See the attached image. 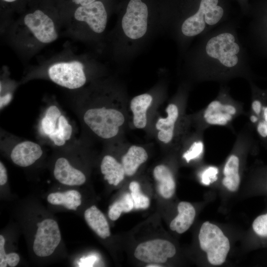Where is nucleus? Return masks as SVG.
<instances>
[{"instance_id":"nucleus-12","label":"nucleus","mask_w":267,"mask_h":267,"mask_svg":"<svg viewBox=\"0 0 267 267\" xmlns=\"http://www.w3.org/2000/svg\"><path fill=\"white\" fill-rule=\"evenodd\" d=\"M42 154V149L38 144L25 141L18 143L13 148L10 157L14 163L25 167L32 165Z\"/></svg>"},{"instance_id":"nucleus-7","label":"nucleus","mask_w":267,"mask_h":267,"mask_svg":"<svg viewBox=\"0 0 267 267\" xmlns=\"http://www.w3.org/2000/svg\"><path fill=\"white\" fill-rule=\"evenodd\" d=\"M38 229L33 243V250L38 256L51 255L59 245L61 233L57 222L47 219L37 223Z\"/></svg>"},{"instance_id":"nucleus-33","label":"nucleus","mask_w":267,"mask_h":267,"mask_svg":"<svg viewBox=\"0 0 267 267\" xmlns=\"http://www.w3.org/2000/svg\"><path fill=\"white\" fill-rule=\"evenodd\" d=\"M7 180V176L6 169L2 163L0 162V185H3L6 183Z\"/></svg>"},{"instance_id":"nucleus-13","label":"nucleus","mask_w":267,"mask_h":267,"mask_svg":"<svg viewBox=\"0 0 267 267\" xmlns=\"http://www.w3.org/2000/svg\"><path fill=\"white\" fill-rule=\"evenodd\" d=\"M53 174L60 183L70 186L80 185L86 178L80 171L73 167L65 158H58L55 164Z\"/></svg>"},{"instance_id":"nucleus-25","label":"nucleus","mask_w":267,"mask_h":267,"mask_svg":"<svg viewBox=\"0 0 267 267\" xmlns=\"http://www.w3.org/2000/svg\"><path fill=\"white\" fill-rule=\"evenodd\" d=\"M61 115L60 110L56 106L52 105L47 109L41 122L42 129L45 134L49 135L56 130Z\"/></svg>"},{"instance_id":"nucleus-20","label":"nucleus","mask_w":267,"mask_h":267,"mask_svg":"<svg viewBox=\"0 0 267 267\" xmlns=\"http://www.w3.org/2000/svg\"><path fill=\"white\" fill-rule=\"evenodd\" d=\"M101 172L110 184L117 185L124 178L125 172L122 163L110 155L105 156L100 165Z\"/></svg>"},{"instance_id":"nucleus-15","label":"nucleus","mask_w":267,"mask_h":267,"mask_svg":"<svg viewBox=\"0 0 267 267\" xmlns=\"http://www.w3.org/2000/svg\"><path fill=\"white\" fill-rule=\"evenodd\" d=\"M153 176L159 194L166 199L172 197L175 192L176 182L171 170L164 165H158L153 170Z\"/></svg>"},{"instance_id":"nucleus-9","label":"nucleus","mask_w":267,"mask_h":267,"mask_svg":"<svg viewBox=\"0 0 267 267\" xmlns=\"http://www.w3.org/2000/svg\"><path fill=\"white\" fill-rule=\"evenodd\" d=\"M24 23L35 38L42 43L49 44L58 38L54 22L41 10L26 14Z\"/></svg>"},{"instance_id":"nucleus-2","label":"nucleus","mask_w":267,"mask_h":267,"mask_svg":"<svg viewBox=\"0 0 267 267\" xmlns=\"http://www.w3.org/2000/svg\"><path fill=\"white\" fill-rule=\"evenodd\" d=\"M83 119L90 129L103 139L116 136L125 122V117L121 111L104 107L88 109Z\"/></svg>"},{"instance_id":"nucleus-6","label":"nucleus","mask_w":267,"mask_h":267,"mask_svg":"<svg viewBox=\"0 0 267 267\" xmlns=\"http://www.w3.org/2000/svg\"><path fill=\"white\" fill-rule=\"evenodd\" d=\"M237 113V108L229 100L227 89H221L218 97L212 101L203 112L205 122L209 125L226 126Z\"/></svg>"},{"instance_id":"nucleus-10","label":"nucleus","mask_w":267,"mask_h":267,"mask_svg":"<svg viewBox=\"0 0 267 267\" xmlns=\"http://www.w3.org/2000/svg\"><path fill=\"white\" fill-rule=\"evenodd\" d=\"M75 19L86 23L94 33H102L106 27L107 14L103 3L95 1L86 5L79 6L74 13Z\"/></svg>"},{"instance_id":"nucleus-3","label":"nucleus","mask_w":267,"mask_h":267,"mask_svg":"<svg viewBox=\"0 0 267 267\" xmlns=\"http://www.w3.org/2000/svg\"><path fill=\"white\" fill-rule=\"evenodd\" d=\"M198 238L201 249L207 253L209 262L221 265L225 261L230 249L227 237L216 225L204 222L200 229Z\"/></svg>"},{"instance_id":"nucleus-27","label":"nucleus","mask_w":267,"mask_h":267,"mask_svg":"<svg viewBox=\"0 0 267 267\" xmlns=\"http://www.w3.org/2000/svg\"><path fill=\"white\" fill-rule=\"evenodd\" d=\"M204 145L202 141L193 142L189 148L183 154V158L187 163L192 160L200 158L204 151Z\"/></svg>"},{"instance_id":"nucleus-31","label":"nucleus","mask_w":267,"mask_h":267,"mask_svg":"<svg viewBox=\"0 0 267 267\" xmlns=\"http://www.w3.org/2000/svg\"><path fill=\"white\" fill-rule=\"evenodd\" d=\"M5 260L8 265L14 267L18 264L20 257L16 253H10L6 255Z\"/></svg>"},{"instance_id":"nucleus-21","label":"nucleus","mask_w":267,"mask_h":267,"mask_svg":"<svg viewBox=\"0 0 267 267\" xmlns=\"http://www.w3.org/2000/svg\"><path fill=\"white\" fill-rule=\"evenodd\" d=\"M239 165L238 157L235 154H231L228 158L223 168L222 184L232 192L236 191L240 184Z\"/></svg>"},{"instance_id":"nucleus-32","label":"nucleus","mask_w":267,"mask_h":267,"mask_svg":"<svg viewBox=\"0 0 267 267\" xmlns=\"http://www.w3.org/2000/svg\"><path fill=\"white\" fill-rule=\"evenodd\" d=\"M257 131L259 134L262 137H267V131L265 121L262 120L257 123Z\"/></svg>"},{"instance_id":"nucleus-40","label":"nucleus","mask_w":267,"mask_h":267,"mask_svg":"<svg viewBox=\"0 0 267 267\" xmlns=\"http://www.w3.org/2000/svg\"><path fill=\"white\" fill-rule=\"evenodd\" d=\"M5 1H6V2H13V1H14L16 0H3Z\"/></svg>"},{"instance_id":"nucleus-34","label":"nucleus","mask_w":267,"mask_h":267,"mask_svg":"<svg viewBox=\"0 0 267 267\" xmlns=\"http://www.w3.org/2000/svg\"><path fill=\"white\" fill-rule=\"evenodd\" d=\"M96 260V258L94 256L88 257L86 258L81 259L83 267H90L93 265V263Z\"/></svg>"},{"instance_id":"nucleus-29","label":"nucleus","mask_w":267,"mask_h":267,"mask_svg":"<svg viewBox=\"0 0 267 267\" xmlns=\"http://www.w3.org/2000/svg\"><path fill=\"white\" fill-rule=\"evenodd\" d=\"M219 170L215 166H210L203 171L201 175L202 183L205 185H209L218 179Z\"/></svg>"},{"instance_id":"nucleus-19","label":"nucleus","mask_w":267,"mask_h":267,"mask_svg":"<svg viewBox=\"0 0 267 267\" xmlns=\"http://www.w3.org/2000/svg\"><path fill=\"white\" fill-rule=\"evenodd\" d=\"M148 154L144 148L132 145L122 158V164L125 170V175L133 176L139 167L146 161Z\"/></svg>"},{"instance_id":"nucleus-38","label":"nucleus","mask_w":267,"mask_h":267,"mask_svg":"<svg viewBox=\"0 0 267 267\" xmlns=\"http://www.w3.org/2000/svg\"><path fill=\"white\" fill-rule=\"evenodd\" d=\"M250 120L253 123H257L259 122V118L256 114H252L250 117Z\"/></svg>"},{"instance_id":"nucleus-5","label":"nucleus","mask_w":267,"mask_h":267,"mask_svg":"<svg viewBox=\"0 0 267 267\" xmlns=\"http://www.w3.org/2000/svg\"><path fill=\"white\" fill-rule=\"evenodd\" d=\"M84 68L79 61L58 62L49 67L48 74L56 84L69 89H76L86 83Z\"/></svg>"},{"instance_id":"nucleus-35","label":"nucleus","mask_w":267,"mask_h":267,"mask_svg":"<svg viewBox=\"0 0 267 267\" xmlns=\"http://www.w3.org/2000/svg\"><path fill=\"white\" fill-rule=\"evenodd\" d=\"M12 98V95L11 93H8L4 95L0 96V109L5 105H7L11 100Z\"/></svg>"},{"instance_id":"nucleus-28","label":"nucleus","mask_w":267,"mask_h":267,"mask_svg":"<svg viewBox=\"0 0 267 267\" xmlns=\"http://www.w3.org/2000/svg\"><path fill=\"white\" fill-rule=\"evenodd\" d=\"M252 227L256 234L267 237V213L257 217L252 223Z\"/></svg>"},{"instance_id":"nucleus-17","label":"nucleus","mask_w":267,"mask_h":267,"mask_svg":"<svg viewBox=\"0 0 267 267\" xmlns=\"http://www.w3.org/2000/svg\"><path fill=\"white\" fill-rule=\"evenodd\" d=\"M152 96L143 93L134 97L131 100L130 108L133 113V123L137 129H143L147 124L146 112L152 101Z\"/></svg>"},{"instance_id":"nucleus-30","label":"nucleus","mask_w":267,"mask_h":267,"mask_svg":"<svg viewBox=\"0 0 267 267\" xmlns=\"http://www.w3.org/2000/svg\"><path fill=\"white\" fill-rule=\"evenodd\" d=\"M5 239L2 235H0V267H6L7 263L5 260L6 254L4 250Z\"/></svg>"},{"instance_id":"nucleus-37","label":"nucleus","mask_w":267,"mask_h":267,"mask_svg":"<svg viewBox=\"0 0 267 267\" xmlns=\"http://www.w3.org/2000/svg\"><path fill=\"white\" fill-rule=\"evenodd\" d=\"M262 113L263 120L267 122V106H263Z\"/></svg>"},{"instance_id":"nucleus-11","label":"nucleus","mask_w":267,"mask_h":267,"mask_svg":"<svg viewBox=\"0 0 267 267\" xmlns=\"http://www.w3.org/2000/svg\"><path fill=\"white\" fill-rule=\"evenodd\" d=\"M247 40L253 49L267 57V11L256 12L253 15Z\"/></svg>"},{"instance_id":"nucleus-18","label":"nucleus","mask_w":267,"mask_h":267,"mask_svg":"<svg viewBox=\"0 0 267 267\" xmlns=\"http://www.w3.org/2000/svg\"><path fill=\"white\" fill-rule=\"evenodd\" d=\"M84 217L89 226L100 237L105 239L110 236L108 222L104 214L95 205L85 211Z\"/></svg>"},{"instance_id":"nucleus-8","label":"nucleus","mask_w":267,"mask_h":267,"mask_svg":"<svg viewBox=\"0 0 267 267\" xmlns=\"http://www.w3.org/2000/svg\"><path fill=\"white\" fill-rule=\"evenodd\" d=\"M176 249L170 241L156 239L139 244L134 256L139 261L146 263L163 264L168 258L175 256Z\"/></svg>"},{"instance_id":"nucleus-22","label":"nucleus","mask_w":267,"mask_h":267,"mask_svg":"<svg viewBox=\"0 0 267 267\" xmlns=\"http://www.w3.org/2000/svg\"><path fill=\"white\" fill-rule=\"evenodd\" d=\"M81 195L76 190L54 192L47 196L48 202L55 205H62L69 210H76L81 204Z\"/></svg>"},{"instance_id":"nucleus-24","label":"nucleus","mask_w":267,"mask_h":267,"mask_svg":"<svg viewBox=\"0 0 267 267\" xmlns=\"http://www.w3.org/2000/svg\"><path fill=\"white\" fill-rule=\"evenodd\" d=\"M72 128L65 117L61 115L58 120V128L48 136L57 146L63 145L66 141L69 140L72 135Z\"/></svg>"},{"instance_id":"nucleus-16","label":"nucleus","mask_w":267,"mask_h":267,"mask_svg":"<svg viewBox=\"0 0 267 267\" xmlns=\"http://www.w3.org/2000/svg\"><path fill=\"white\" fill-rule=\"evenodd\" d=\"M178 215L170 224V228L178 233L185 232L193 222L196 211L190 203L182 201L178 205Z\"/></svg>"},{"instance_id":"nucleus-14","label":"nucleus","mask_w":267,"mask_h":267,"mask_svg":"<svg viewBox=\"0 0 267 267\" xmlns=\"http://www.w3.org/2000/svg\"><path fill=\"white\" fill-rule=\"evenodd\" d=\"M167 116L160 118L156 124L158 130V138L164 143L171 142L173 138L175 125L178 118L179 111L177 105L174 103L169 104L166 109Z\"/></svg>"},{"instance_id":"nucleus-36","label":"nucleus","mask_w":267,"mask_h":267,"mask_svg":"<svg viewBox=\"0 0 267 267\" xmlns=\"http://www.w3.org/2000/svg\"><path fill=\"white\" fill-rule=\"evenodd\" d=\"M96 0H72V1L76 4L80 5H86L90 4Z\"/></svg>"},{"instance_id":"nucleus-39","label":"nucleus","mask_w":267,"mask_h":267,"mask_svg":"<svg viewBox=\"0 0 267 267\" xmlns=\"http://www.w3.org/2000/svg\"><path fill=\"white\" fill-rule=\"evenodd\" d=\"M146 267H160L161 266L159 264L151 263L146 266Z\"/></svg>"},{"instance_id":"nucleus-26","label":"nucleus","mask_w":267,"mask_h":267,"mask_svg":"<svg viewBox=\"0 0 267 267\" xmlns=\"http://www.w3.org/2000/svg\"><path fill=\"white\" fill-rule=\"evenodd\" d=\"M129 188L134 202V208L145 209L148 208L150 205L149 199L140 192L139 183L137 181H132L130 183Z\"/></svg>"},{"instance_id":"nucleus-1","label":"nucleus","mask_w":267,"mask_h":267,"mask_svg":"<svg viewBox=\"0 0 267 267\" xmlns=\"http://www.w3.org/2000/svg\"><path fill=\"white\" fill-rule=\"evenodd\" d=\"M239 21L228 20L199 38L186 62L200 81H227L252 76L246 46L238 33Z\"/></svg>"},{"instance_id":"nucleus-4","label":"nucleus","mask_w":267,"mask_h":267,"mask_svg":"<svg viewBox=\"0 0 267 267\" xmlns=\"http://www.w3.org/2000/svg\"><path fill=\"white\" fill-rule=\"evenodd\" d=\"M148 10L141 0H130L122 19V28L129 39L136 40L142 38L148 28Z\"/></svg>"},{"instance_id":"nucleus-23","label":"nucleus","mask_w":267,"mask_h":267,"mask_svg":"<svg viewBox=\"0 0 267 267\" xmlns=\"http://www.w3.org/2000/svg\"><path fill=\"white\" fill-rule=\"evenodd\" d=\"M134 202L131 193L124 194L109 207L108 216L112 221L119 219L122 212H129L134 209Z\"/></svg>"}]
</instances>
